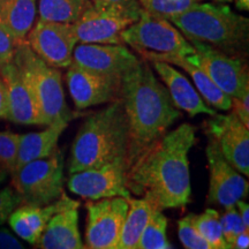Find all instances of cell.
<instances>
[{
    "label": "cell",
    "mask_w": 249,
    "mask_h": 249,
    "mask_svg": "<svg viewBox=\"0 0 249 249\" xmlns=\"http://www.w3.org/2000/svg\"><path fill=\"white\" fill-rule=\"evenodd\" d=\"M86 208L88 220L85 249H116L128 213V200L119 196L103 198L88 202Z\"/></svg>",
    "instance_id": "obj_10"
},
{
    "label": "cell",
    "mask_w": 249,
    "mask_h": 249,
    "mask_svg": "<svg viewBox=\"0 0 249 249\" xmlns=\"http://www.w3.org/2000/svg\"><path fill=\"white\" fill-rule=\"evenodd\" d=\"M17 44V40L0 22V66L13 60Z\"/></svg>",
    "instance_id": "obj_33"
},
{
    "label": "cell",
    "mask_w": 249,
    "mask_h": 249,
    "mask_svg": "<svg viewBox=\"0 0 249 249\" xmlns=\"http://www.w3.org/2000/svg\"><path fill=\"white\" fill-rule=\"evenodd\" d=\"M128 142V121L123 102L118 98L103 110L92 112L77 130L71 145L68 173L126 160Z\"/></svg>",
    "instance_id": "obj_3"
},
{
    "label": "cell",
    "mask_w": 249,
    "mask_h": 249,
    "mask_svg": "<svg viewBox=\"0 0 249 249\" xmlns=\"http://www.w3.org/2000/svg\"><path fill=\"white\" fill-rule=\"evenodd\" d=\"M68 124L70 123L66 121H57L49 124L48 128L42 132L21 135L15 170L20 169L24 164L43 160L53 154V151L58 148L59 138L66 129Z\"/></svg>",
    "instance_id": "obj_22"
},
{
    "label": "cell",
    "mask_w": 249,
    "mask_h": 249,
    "mask_svg": "<svg viewBox=\"0 0 249 249\" xmlns=\"http://www.w3.org/2000/svg\"><path fill=\"white\" fill-rule=\"evenodd\" d=\"M141 6L134 4L91 5L73 24L77 42L82 44H123L121 34L139 20Z\"/></svg>",
    "instance_id": "obj_8"
},
{
    "label": "cell",
    "mask_w": 249,
    "mask_h": 249,
    "mask_svg": "<svg viewBox=\"0 0 249 249\" xmlns=\"http://www.w3.org/2000/svg\"><path fill=\"white\" fill-rule=\"evenodd\" d=\"M119 98L128 121L127 170L151 143L160 139L181 117L166 87L161 85L147 61L140 60L121 77Z\"/></svg>",
    "instance_id": "obj_2"
},
{
    "label": "cell",
    "mask_w": 249,
    "mask_h": 249,
    "mask_svg": "<svg viewBox=\"0 0 249 249\" xmlns=\"http://www.w3.org/2000/svg\"><path fill=\"white\" fill-rule=\"evenodd\" d=\"M140 61L123 44H82L75 46L71 64L108 77L121 79Z\"/></svg>",
    "instance_id": "obj_15"
},
{
    "label": "cell",
    "mask_w": 249,
    "mask_h": 249,
    "mask_svg": "<svg viewBox=\"0 0 249 249\" xmlns=\"http://www.w3.org/2000/svg\"><path fill=\"white\" fill-rule=\"evenodd\" d=\"M90 5V0H39V20L71 24Z\"/></svg>",
    "instance_id": "obj_25"
},
{
    "label": "cell",
    "mask_w": 249,
    "mask_h": 249,
    "mask_svg": "<svg viewBox=\"0 0 249 249\" xmlns=\"http://www.w3.org/2000/svg\"><path fill=\"white\" fill-rule=\"evenodd\" d=\"M152 68L163 80L169 91L174 107L181 108L191 117L197 114H208L213 117L217 113L213 108L205 105V103L189 80L177 71L172 65L164 61H150Z\"/></svg>",
    "instance_id": "obj_19"
},
{
    "label": "cell",
    "mask_w": 249,
    "mask_h": 249,
    "mask_svg": "<svg viewBox=\"0 0 249 249\" xmlns=\"http://www.w3.org/2000/svg\"><path fill=\"white\" fill-rule=\"evenodd\" d=\"M71 97L77 110L111 103L119 98L121 79L108 77L71 64L66 73Z\"/></svg>",
    "instance_id": "obj_16"
},
{
    "label": "cell",
    "mask_w": 249,
    "mask_h": 249,
    "mask_svg": "<svg viewBox=\"0 0 249 249\" xmlns=\"http://www.w3.org/2000/svg\"><path fill=\"white\" fill-rule=\"evenodd\" d=\"M145 12L166 20L183 13L197 0H138Z\"/></svg>",
    "instance_id": "obj_28"
},
{
    "label": "cell",
    "mask_w": 249,
    "mask_h": 249,
    "mask_svg": "<svg viewBox=\"0 0 249 249\" xmlns=\"http://www.w3.org/2000/svg\"><path fill=\"white\" fill-rule=\"evenodd\" d=\"M126 160H116L95 169L70 174L67 187L73 194L91 201L117 196L129 200L132 194L126 187Z\"/></svg>",
    "instance_id": "obj_11"
},
{
    "label": "cell",
    "mask_w": 249,
    "mask_h": 249,
    "mask_svg": "<svg viewBox=\"0 0 249 249\" xmlns=\"http://www.w3.org/2000/svg\"><path fill=\"white\" fill-rule=\"evenodd\" d=\"M7 118V95L2 77L0 75V119Z\"/></svg>",
    "instance_id": "obj_36"
},
{
    "label": "cell",
    "mask_w": 249,
    "mask_h": 249,
    "mask_svg": "<svg viewBox=\"0 0 249 249\" xmlns=\"http://www.w3.org/2000/svg\"><path fill=\"white\" fill-rule=\"evenodd\" d=\"M39 249H85L79 230L77 209H68L51 218L37 241Z\"/></svg>",
    "instance_id": "obj_21"
},
{
    "label": "cell",
    "mask_w": 249,
    "mask_h": 249,
    "mask_svg": "<svg viewBox=\"0 0 249 249\" xmlns=\"http://www.w3.org/2000/svg\"><path fill=\"white\" fill-rule=\"evenodd\" d=\"M13 61L33 92L42 124L49 126L57 121L70 123L74 119L75 114L66 104L61 74L58 68L49 66L43 61L30 49L27 40L17 44Z\"/></svg>",
    "instance_id": "obj_5"
},
{
    "label": "cell",
    "mask_w": 249,
    "mask_h": 249,
    "mask_svg": "<svg viewBox=\"0 0 249 249\" xmlns=\"http://www.w3.org/2000/svg\"><path fill=\"white\" fill-rule=\"evenodd\" d=\"M189 43L195 49L194 60L223 92L232 98L249 93L248 66L242 59L230 57L204 43Z\"/></svg>",
    "instance_id": "obj_9"
},
{
    "label": "cell",
    "mask_w": 249,
    "mask_h": 249,
    "mask_svg": "<svg viewBox=\"0 0 249 249\" xmlns=\"http://www.w3.org/2000/svg\"><path fill=\"white\" fill-rule=\"evenodd\" d=\"M169 21L188 42L204 43L233 58H247L249 20L229 6L195 2Z\"/></svg>",
    "instance_id": "obj_4"
},
{
    "label": "cell",
    "mask_w": 249,
    "mask_h": 249,
    "mask_svg": "<svg viewBox=\"0 0 249 249\" xmlns=\"http://www.w3.org/2000/svg\"><path fill=\"white\" fill-rule=\"evenodd\" d=\"M235 7L241 9V11H248L249 0H235Z\"/></svg>",
    "instance_id": "obj_41"
},
{
    "label": "cell",
    "mask_w": 249,
    "mask_h": 249,
    "mask_svg": "<svg viewBox=\"0 0 249 249\" xmlns=\"http://www.w3.org/2000/svg\"><path fill=\"white\" fill-rule=\"evenodd\" d=\"M178 235L186 249H213L209 242L196 231L188 216L178 222Z\"/></svg>",
    "instance_id": "obj_30"
},
{
    "label": "cell",
    "mask_w": 249,
    "mask_h": 249,
    "mask_svg": "<svg viewBox=\"0 0 249 249\" xmlns=\"http://www.w3.org/2000/svg\"><path fill=\"white\" fill-rule=\"evenodd\" d=\"M123 44L147 55H181L195 53V49L178 28L166 18L156 17L141 8L139 20L121 34Z\"/></svg>",
    "instance_id": "obj_7"
},
{
    "label": "cell",
    "mask_w": 249,
    "mask_h": 249,
    "mask_svg": "<svg viewBox=\"0 0 249 249\" xmlns=\"http://www.w3.org/2000/svg\"><path fill=\"white\" fill-rule=\"evenodd\" d=\"M22 204L21 197L11 187L0 191V226L8 220L12 213Z\"/></svg>",
    "instance_id": "obj_32"
},
{
    "label": "cell",
    "mask_w": 249,
    "mask_h": 249,
    "mask_svg": "<svg viewBox=\"0 0 249 249\" xmlns=\"http://www.w3.org/2000/svg\"><path fill=\"white\" fill-rule=\"evenodd\" d=\"M204 133L238 172L249 177V127L233 113H216L204 121Z\"/></svg>",
    "instance_id": "obj_12"
},
{
    "label": "cell",
    "mask_w": 249,
    "mask_h": 249,
    "mask_svg": "<svg viewBox=\"0 0 249 249\" xmlns=\"http://www.w3.org/2000/svg\"><path fill=\"white\" fill-rule=\"evenodd\" d=\"M249 247V232L245 231L235 236L231 244V249H248Z\"/></svg>",
    "instance_id": "obj_37"
},
{
    "label": "cell",
    "mask_w": 249,
    "mask_h": 249,
    "mask_svg": "<svg viewBox=\"0 0 249 249\" xmlns=\"http://www.w3.org/2000/svg\"><path fill=\"white\" fill-rule=\"evenodd\" d=\"M0 249H27L7 229H0Z\"/></svg>",
    "instance_id": "obj_35"
},
{
    "label": "cell",
    "mask_w": 249,
    "mask_h": 249,
    "mask_svg": "<svg viewBox=\"0 0 249 249\" xmlns=\"http://www.w3.org/2000/svg\"><path fill=\"white\" fill-rule=\"evenodd\" d=\"M64 166V152L57 148L49 157L15 170L11 174L12 183L22 204L43 207L60 198L65 193Z\"/></svg>",
    "instance_id": "obj_6"
},
{
    "label": "cell",
    "mask_w": 249,
    "mask_h": 249,
    "mask_svg": "<svg viewBox=\"0 0 249 249\" xmlns=\"http://www.w3.org/2000/svg\"><path fill=\"white\" fill-rule=\"evenodd\" d=\"M91 2H96V4H134V2H139L138 0H90Z\"/></svg>",
    "instance_id": "obj_39"
},
{
    "label": "cell",
    "mask_w": 249,
    "mask_h": 249,
    "mask_svg": "<svg viewBox=\"0 0 249 249\" xmlns=\"http://www.w3.org/2000/svg\"><path fill=\"white\" fill-rule=\"evenodd\" d=\"M188 217L196 231L209 242L213 249H230L223 235L219 213L217 210L207 209L203 213H191Z\"/></svg>",
    "instance_id": "obj_26"
},
{
    "label": "cell",
    "mask_w": 249,
    "mask_h": 249,
    "mask_svg": "<svg viewBox=\"0 0 249 249\" xmlns=\"http://www.w3.org/2000/svg\"><path fill=\"white\" fill-rule=\"evenodd\" d=\"M0 75L7 95L6 119L18 124H42L33 92L15 62L12 60L0 66Z\"/></svg>",
    "instance_id": "obj_17"
},
{
    "label": "cell",
    "mask_w": 249,
    "mask_h": 249,
    "mask_svg": "<svg viewBox=\"0 0 249 249\" xmlns=\"http://www.w3.org/2000/svg\"><path fill=\"white\" fill-rule=\"evenodd\" d=\"M8 176H9V171L7 170V167L0 161V185L6 181V179H7Z\"/></svg>",
    "instance_id": "obj_40"
},
{
    "label": "cell",
    "mask_w": 249,
    "mask_h": 249,
    "mask_svg": "<svg viewBox=\"0 0 249 249\" xmlns=\"http://www.w3.org/2000/svg\"><path fill=\"white\" fill-rule=\"evenodd\" d=\"M167 218L163 211L152 210L139 242V249H171L166 238Z\"/></svg>",
    "instance_id": "obj_27"
},
{
    "label": "cell",
    "mask_w": 249,
    "mask_h": 249,
    "mask_svg": "<svg viewBox=\"0 0 249 249\" xmlns=\"http://www.w3.org/2000/svg\"><path fill=\"white\" fill-rule=\"evenodd\" d=\"M28 45L49 66L70 67L77 38L73 24L38 20L30 31Z\"/></svg>",
    "instance_id": "obj_13"
},
{
    "label": "cell",
    "mask_w": 249,
    "mask_h": 249,
    "mask_svg": "<svg viewBox=\"0 0 249 249\" xmlns=\"http://www.w3.org/2000/svg\"><path fill=\"white\" fill-rule=\"evenodd\" d=\"M205 154L209 165V193L208 202L225 208L235 207L239 200L248 195L249 185L240 172L227 161L213 142L209 141Z\"/></svg>",
    "instance_id": "obj_14"
},
{
    "label": "cell",
    "mask_w": 249,
    "mask_h": 249,
    "mask_svg": "<svg viewBox=\"0 0 249 249\" xmlns=\"http://www.w3.org/2000/svg\"><path fill=\"white\" fill-rule=\"evenodd\" d=\"M80 205L79 201L70 198L64 193L57 201L43 207L22 204L12 213L8 218V223L12 230L21 239L36 246L39 236L52 217L65 210L77 209Z\"/></svg>",
    "instance_id": "obj_18"
},
{
    "label": "cell",
    "mask_w": 249,
    "mask_h": 249,
    "mask_svg": "<svg viewBox=\"0 0 249 249\" xmlns=\"http://www.w3.org/2000/svg\"><path fill=\"white\" fill-rule=\"evenodd\" d=\"M36 15V0H0V22L17 43L26 40Z\"/></svg>",
    "instance_id": "obj_23"
},
{
    "label": "cell",
    "mask_w": 249,
    "mask_h": 249,
    "mask_svg": "<svg viewBox=\"0 0 249 249\" xmlns=\"http://www.w3.org/2000/svg\"><path fill=\"white\" fill-rule=\"evenodd\" d=\"M235 207L238 208V213L240 214L242 222H244L245 226L249 229V205L246 203L245 200H239L235 203Z\"/></svg>",
    "instance_id": "obj_38"
},
{
    "label": "cell",
    "mask_w": 249,
    "mask_h": 249,
    "mask_svg": "<svg viewBox=\"0 0 249 249\" xmlns=\"http://www.w3.org/2000/svg\"><path fill=\"white\" fill-rule=\"evenodd\" d=\"M232 113L241 121L245 126L249 127V93L242 98H232Z\"/></svg>",
    "instance_id": "obj_34"
},
{
    "label": "cell",
    "mask_w": 249,
    "mask_h": 249,
    "mask_svg": "<svg viewBox=\"0 0 249 249\" xmlns=\"http://www.w3.org/2000/svg\"><path fill=\"white\" fill-rule=\"evenodd\" d=\"M213 1H217V2H229V1H232V0H213Z\"/></svg>",
    "instance_id": "obj_42"
},
{
    "label": "cell",
    "mask_w": 249,
    "mask_h": 249,
    "mask_svg": "<svg viewBox=\"0 0 249 249\" xmlns=\"http://www.w3.org/2000/svg\"><path fill=\"white\" fill-rule=\"evenodd\" d=\"M21 134L0 132V161L7 167L9 174L15 171Z\"/></svg>",
    "instance_id": "obj_29"
},
{
    "label": "cell",
    "mask_w": 249,
    "mask_h": 249,
    "mask_svg": "<svg viewBox=\"0 0 249 249\" xmlns=\"http://www.w3.org/2000/svg\"><path fill=\"white\" fill-rule=\"evenodd\" d=\"M128 213L124 218L116 249H139V242L154 207L144 198L128 200Z\"/></svg>",
    "instance_id": "obj_24"
},
{
    "label": "cell",
    "mask_w": 249,
    "mask_h": 249,
    "mask_svg": "<svg viewBox=\"0 0 249 249\" xmlns=\"http://www.w3.org/2000/svg\"><path fill=\"white\" fill-rule=\"evenodd\" d=\"M143 58L148 61H164L170 65L181 67L192 77L196 89L198 90L200 95H202V97L208 104L218 108V110H231L232 97L223 92L214 85L210 77L207 75V73L194 60L193 54L187 55V57H181V55H147V57Z\"/></svg>",
    "instance_id": "obj_20"
},
{
    "label": "cell",
    "mask_w": 249,
    "mask_h": 249,
    "mask_svg": "<svg viewBox=\"0 0 249 249\" xmlns=\"http://www.w3.org/2000/svg\"><path fill=\"white\" fill-rule=\"evenodd\" d=\"M196 143V127L182 124L166 132L138 156L126 172L130 194L141 196L155 209L183 208L191 202L188 155Z\"/></svg>",
    "instance_id": "obj_1"
},
{
    "label": "cell",
    "mask_w": 249,
    "mask_h": 249,
    "mask_svg": "<svg viewBox=\"0 0 249 249\" xmlns=\"http://www.w3.org/2000/svg\"><path fill=\"white\" fill-rule=\"evenodd\" d=\"M219 219L223 230V235L230 249H231V244L235 239V236L242 232L248 231V229L245 226L235 207L227 208L223 216H219Z\"/></svg>",
    "instance_id": "obj_31"
}]
</instances>
